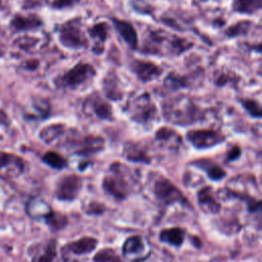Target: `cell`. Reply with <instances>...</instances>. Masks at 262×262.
<instances>
[{
	"instance_id": "32",
	"label": "cell",
	"mask_w": 262,
	"mask_h": 262,
	"mask_svg": "<svg viewBox=\"0 0 262 262\" xmlns=\"http://www.w3.org/2000/svg\"><path fill=\"white\" fill-rule=\"evenodd\" d=\"M242 106L247 111V113L253 117L260 119L262 116V108L260 103L255 99H249V98H241L238 99Z\"/></svg>"
},
{
	"instance_id": "18",
	"label": "cell",
	"mask_w": 262,
	"mask_h": 262,
	"mask_svg": "<svg viewBox=\"0 0 262 262\" xmlns=\"http://www.w3.org/2000/svg\"><path fill=\"white\" fill-rule=\"evenodd\" d=\"M123 156L131 162L136 163H150V157L146 149L138 142L128 141L123 146Z\"/></svg>"
},
{
	"instance_id": "8",
	"label": "cell",
	"mask_w": 262,
	"mask_h": 262,
	"mask_svg": "<svg viewBox=\"0 0 262 262\" xmlns=\"http://www.w3.org/2000/svg\"><path fill=\"white\" fill-rule=\"evenodd\" d=\"M188 142L198 149L216 146L225 140V136L213 129H191L186 133Z\"/></svg>"
},
{
	"instance_id": "4",
	"label": "cell",
	"mask_w": 262,
	"mask_h": 262,
	"mask_svg": "<svg viewBox=\"0 0 262 262\" xmlns=\"http://www.w3.org/2000/svg\"><path fill=\"white\" fill-rule=\"evenodd\" d=\"M96 75V71L90 63L78 62L69 71L57 77L56 85L61 88L77 90L90 83Z\"/></svg>"
},
{
	"instance_id": "28",
	"label": "cell",
	"mask_w": 262,
	"mask_h": 262,
	"mask_svg": "<svg viewBox=\"0 0 262 262\" xmlns=\"http://www.w3.org/2000/svg\"><path fill=\"white\" fill-rule=\"evenodd\" d=\"M45 221L52 230H60L68 224V218L66 215L50 210L45 215Z\"/></svg>"
},
{
	"instance_id": "14",
	"label": "cell",
	"mask_w": 262,
	"mask_h": 262,
	"mask_svg": "<svg viewBox=\"0 0 262 262\" xmlns=\"http://www.w3.org/2000/svg\"><path fill=\"white\" fill-rule=\"evenodd\" d=\"M123 255L132 261H139L146 257V245L141 236L134 235L128 237L123 245Z\"/></svg>"
},
{
	"instance_id": "29",
	"label": "cell",
	"mask_w": 262,
	"mask_h": 262,
	"mask_svg": "<svg viewBox=\"0 0 262 262\" xmlns=\"http://www.w3.org/2000/svg\"><path fill=\"white\" fill-rule=\"evenodd\" d=\"M252 21L251 20H247V19H243V20H239L237 23H235L234 25L230 26L226 31H225V35L228 37V38H233V37H236V36H243V35H246L251 27H252Z\"/></svg>"
},
{
	"instance_id": "19",
	"label": "cell",
	"mask_w": 262,
	"mask_h": 262,
	"mask_svg": "<svg viewBox=\"0 0 262 262\" xmlns=\"http://www.w3.org/2000/svg\"><path fill=\"white\" fill-rule=\"evenodd\" d=\"M108 26L104 21H100L88 29L90 37L95 41V46L92 48L95 54H101L103 51V44L108 36Z\"/></svg>"
},
{
	"instance_id": "23",
	"label": "cell",
	"mask_w": 262,
	"mask_h": 262,
	"mask_svg": "<svg viewBox=\"0 0 262 262\" xmlns=\"http://www.w3.org/2000/svg\"><path fill=\"white\" fill-rule=\"evenodd\" d=\"M155 137L158 141L168 144L171 147H178L181 143V138L179 135L169 127H161L157 130Z\"/></svg>"
},
{
	"instance_id": "38",
	"label": "cell",
	"mask_w": 262,
	"mask_h": 262,
	"mask_svg": "<svg viewBox=\"0 0 262 262\" xmlns=\"http://www.w3.org/2000/svg\"><path fill=\"white\" fill-rule=\"evenodd\" d=\"M73 262H79V261H73Z\"/></svg>"
},
{
	"instance_id": "24",
	"label": "cell",
	"mask_w": 262,
	"mask_h": 262,
	"mask_svg": "<svg viewBox=\"0 0 262 262\" xmlns=\"http://www.w3.org/2000/svg\"><path fill=\"white\" fill-rule=\"evenodd\" d=\"M56 256V242L49 241L41 249L37 250L32 258V262H53Z\"/></svg>"
},
{
	"instance_id": "21",
	"label": "cell",
	"mask_w": 262,
	"mask_h": 262,
	"mask_svg": "<svg viewBox=\"0 0 262 262\" xmlns=\"http://www.w3.org/2000/svg\"><path fill=\"white\" fill-rule=\"evenodd\" d=\"M185 236V231L180 227H172L163 229L160 232V241L169 245L179 247L182 245Z\"/></svg>"
},
{
	"instance_id": "31",
	"label": "cell",
	"mask_w": 262,
	"mask_h": 262,
	"mask_svg": "<svg viewBox=\"0 0 262 262\" xmlns=\"http://www.w3.org/2000/svg\"><path fill=\"white\" fill-rule=\"evenodd\" d=\"M43 161L50 167H52L53 169H63L64 167H67L68 163L67 160L60 156L59 154H57L56 151H47L44 156H43Z\"/></svg>"
},
{
	"instance_id": "39",
	"label": "cell",
	"mask_w": 262,
	"mask_h": 262,
	"mask_svg": "<svg viewBox=\"0 0 262 262\" xmlns=\"http://www.w3.org/2000/svg\"><path fill=\"white\" fill-rule=\"evenodd\" d=\"M0 55H1V51H0Z\"/></svg>"
},
{
	"instance_id": "1",
	"label": "cell",
	"mask_w": 262,
	"mask_h": 262,
	"mask_svg": "<svg viewBox=\"0 0 262 262\" xmlns=\"http://www.w3.org/2000/svg\"><path fill=\"white\" fill-rule=\"evenodd\" d=\"M137 180L132 170L126 165L115 162L102 180L104 191L116 200H124L136 188Z\"/></svg>"
},
{
	"instance_id": "5",
	"label": "cell",
	"mask_w": 262,
	"mask_h": 262,
	"mask_svg": "<svg viewBox=\"0 0 262 262\" xmlns=\"http://www.w3.org/2000/svg\"><path fill=\"white\" fill-rule=\"evenodd\" d=\"M127 112L132 121L146 126L155 120L157 107L149 93L142 92L129 101Z\"/></svg>"
},
{
	"instance_id": "26",
	"label": "cell",
	"mask_w": 262,
	"mask_h": 262,
	"mask_svg": "<svg viewBox=\"0 0 262 262\" xmlns=\"http://www.w3.org/2000/svg\"><path fill=\"white\" fill-rule=\"evenodd\" d=\"M41 25L42 20L36 16H15L11 21V26L17 31L33 30L39 28Z\"/></svg>"
},
{
	"instance_id": "36",
	"label": "cell",
	"mask_w": 262,
	"mask_h": 262,
	"mask_svg": "<svg viewBox=\"0 0 262 262\" xmlns=\"http://www.w3.org/2000/svg\"><path fill=\"white\" fill-rule=\"evenodd\" d=\"M239 156H241V148H239V146L233 145V146L230 148V150L228 151L226 159H227V161L231 162V161L236 160Z\"/></svg>"
},
{
	"instance_id": "35",
	"label": "cell",
	"mask_w": 262,
	"mask_h": 262,
	"mask_svg": "<svg viewBox=\"0 0 262 262\" xmlns=\"http://www.w3.org/2000/svg\"><path fill=\"white\" fill-rule=\"evenodd\" d=\"M79 0H53L52 2V7L57 8V9H61V8H66V7H70L75 5Z\"/></svg>"
},
{
	"instance_id": "7",
	"label": "cell",
	"mask_w": 262,
	"mask_h": 262,
	"mask_svg": "<svg viewBox=\"0 0 262 262\" xmlns=\"http://www.w3.org/2000/svg\"><path fill=\"white\" fill-rule=\"evenodd\" d=\"M152 192L164 205H173L178 203L184 207H190L189 202L182 191L166 177L160 176L156 178L152 184Z\"/></svg>"
},
{
	"instance_id": "25",
	"label": "cell",
	"mask_w": 262,
	"mask_h": 262,
	"mask_svg": "<svg viewBox=\"0 0 262 262\" xmlns=\"http://www.w3.org/2000/svg\"><path fill=\"white\" fill-rule=\"evenodd\" d=\"M234 12L243 14H253L261 9V0H232Z\"/></svg>"
},
{
	"instance_id": "13",
	"label": "cell",
	"mask_w": 262,
	"mask_h": 262,
	"mask_svg": "<svg viewBox=\"0 0 262 262\" xmlns=\"http://www.w3.org/2000/svg\"><path fill=\"white\" fill-rule=\"evenodd\" d=\"M102 90L106 98L113 101H119L123 98V89L117 73L113 70L108 71L102 79Z\"/></svg>"
},
{
	"instance_id": "10",
	"label": "cell",
	"mask_w": 262,
	"mask_h": 262,
	"mask_svg": "<svg viewBox=\"0 0 262 262\" xmlns=\"http://www.w3.org/2000/svg\"><path fill=\"white\" fill-rule=\"evenodd\" d=\"M82 185L83 180L80 176L75 174L63 176L57 183L55 196L60 201H73L78 196Z\"/></svg>"
},
{
	"instance_id": "3",
	"label": "cell",
	"mask_w": 262,
	"mask_h": 262,
	"mask_svg": "<svg viewBox=\"0 0 262 262\" xmlns=\"http://www.w3.org/2000/svg\"><path fill=\"white\" fill-rule=\"evenodd\" d=\"M66 143L76 155L90 156L104 148V139L99 135L81 134L76 129H68L64 133Z\"/></svg>"
},
{
	"instance_id": "34",
	"label": "cell",
	"mask_w": 262,
	"mask_h": 262,
	"mask_svg": "<svg viewBox=\"0 0 262 262\" xmlns=\"http://www.w3.org/2000/svg\"><path fill=\"white\" fill-rule=\"evenodd\" d=\"M83 210L86 214H90V215H98V214H102L105 210L104 206L100 203L97 202H89L88 204L83 206Z\"/></svg>"
},
{
	"instance_id": "17",
	"label": "cell",
	"mask_w": 262,
	"mask_h": 262,
	"mask_svg": "<svg viewBox=\"0 0 262 262\" xmlns=\"http://www.w3.org/2000/svg\"><path fill=\"white\" fill-rule=\"evenodd\" d=\"M198 202L205 213L216 214L221 209L219 202L213 194L211 186H205L198 191Z\"/></svg>"
},
{
	"instance_id": "27",
	"label": "cell",
	"mask_w": 262,
	"mask_h": 262,
	"mask_svg": "<svg viewBox=\"0 0 262 262\" xmlns=\"http://www.w3.org/2000/svg\"><path fill=\"white\" fill-rule=\"evenodd\" d=\"M164 84L166 87H169L172 90H178L180 88H188L190 85V80L188 76H182L172 72L166 77Z\"/></svg>"
},
{
	"instance_id": "30",
	"label": "cell",
	"mask_w": 262,
	"mask_h": 262,
	"mask_svg": "<svg viewBox=\"0 0 262 262\" xmlns=\"http://www.w3.org/2000/svg\"><path fill=\"white\" fill-rule=\"evenodd\" d=\"M192 46V44L190 42H188L187 40L180 38L178 36H172L169 42V50L170 53L175 54V55H179L182 52L188 50L190 47Z\"/></svg>"
},
{
	"instance_id": "22",
	"label": "cell",
	"mask_w": 262,
	"mask_h": 262,
	"mask_svg": "<svg viewBox=\"0 0 262 262\" xmlns=\"http://www.w3.org/2000/svg\"><path fill=\"white\" fill-rule=\"evenodd\" d=\"M67 126L62 124H52L46 126L40 131V138L48 144H51L57 140H59L64 133Z\"/></svg>"
},
{
	"instance_id": "9",
	"label": "cell",
	"mask_w": 262,
	"mask_h": 262,
	"mask_svg": "<svg viewBox=\"0 0 262 262\" xmlns=\"http://www.w3.org/2000/svg\"><path fill=\"white\" fill-rule=\"evenodd\" d=\"M130 71L142 83H148L158 79L163 74V69L150 60L133 58L129 64Z\"/></svg>"
},
{
	"instance_id": "2",
	"label": "cell",
	"mask_w": 262,
	"mask_h": 262,
	"mask_svg": "<svg viewBox=\"0 0 262 262\" xmlns=\"http://www.w3.org/2000/svg\"><path fill=\"white\" fill-rule=\"evenodd\" d=\"M166 121L180 126L191 125L204 118L203 111L187 96L181 95L163 103Z\"/></svg>"
},
{
	"instance_id": "11",
	"label": "cell",
	"mask_w": 262,
	"mask_h": 262,
	"mask_svg": "<svg viewBox=\"0 0 262 262\" xmlns=\"http://www.w3.org/2000/svg\"><path fill=\"white\" fill-rule=\"evenodd\" d=\"M84 110L89 111L97 119L102 121H114L113 107L111 103L101 97L98 93L90 94L84 101Z\"/></svg>"
},
{
	"instance_id": "20",
	"label": "cell",
	"mask_w": 262,
	"mask_h": 262,
	"mask_svg": "<svg viewBox=\"0 0 262 262\" xmlns=\"http://www.w3.org/2000/svg\"><path fill=\"white\" fill-rule=\"evenodd\" d=\"M191 165L195 166L196 168L205 171L208 177L212 180L218 181L226 176V172L215 162L209 159H200L191 162Z\"/></svg>"
},
{
	"instance_id": "40",
	"label": "cell",
	"mask_w": 262,
	"mask_h": 262,
	"mask_svg": "<svg viewBox=\"0 0 262 262\" xmlns=\"http://www.w3.org/2000/svg\"><path fill=\"white\" fill-rule=\"evenodd\" d=\"M0 2H1V0H0Z\"/></svg>"
},
{
	"instance_id": "12",
	"label": "cell",
	"mask_w": 262,
	"mask_h": 262,
	"mask_svg": "<svg viewBox=\"0 0 262 262\" xmlns=\"http://www.w3.org/2000/svg\"><path fill=\"white\" fill-rule=\"evenodd\" d=\"M111 20L118 34L128 44V46L133 50L138 49V35L133 25L126 19L118 17H111Z\"/></svg>"
},
{
	"instance_id": "15",
	"label": "cell",
	"mask_w": 262,
	"mask_h": 262,
	"mask_svg": "<svg viewBox=\"0 0 262 262\" xmlns=\"http://www.w3.org/2000/svg\"><path fill=\"white\" fill-rule=\"evenodd\" d=\"M97 243L98 242L95 237L84 236L77 241H74V242H71V243L64 245L61 252H62L63 257L69 254H72V255L88 254L95 250Z\"/></svg>"
},
{
	"instance_id": "6",
	"label": "cell",
	"mask_w": 262,
	"mask_h": 262,
	"mask_svg": "<svg viewBox=\"0 0 262 262\" xmlns=\"http://www.w3.org/2000/svg\"><path fill=\"white\" fill-rule=\"evenodd\" d=\"M58 40L62 46L74 50L87 48L89 44L77 18L69 19L58 27Z\"/></svg>"
},
{
	"instance_id": "37",
	"label": "cell",
	"mask_w": 262,
	"mask_h": 262,
	"mask_svg": "<svg viewBox=\"0 0 262 262\" xmlns=\"http://www.w3.org/2000/svg\"><path fill=\"white\" fill-rule=\"evenodd\" d=\"M0 122L3 123V124L7 122V117H6V115L1 110H0Z\"/></svg>"
},
{
	"instance_id": "33",
	"label": "cell",
	"mask_w": 262,
	"mask_h": 262,
	"mask_svg": "<svg viewBox=\"0 0 262 262\" xmlns=\"http://www.w3.org/2000/svg\"><path fill=\"white\" fill-rule=\"evenodd\" d=\"M95 262H122L117 252L111 248H104L98 251L93 257Z\"/></svg>"
},
{
	"instance_id": "16",
	"label": "cell",
	"mask_w": 262,
	"mask_h": 262,
	"mask_svg": "<svg viewBox=\"0 0 262 262\" xmlns=\"http://www.w3.org/2000/svg\"><path fill=\"white\" fill-rule=\"evenodd\" d=\"M25 169V162L19 157L7 154L0 152V172L6 176L14 177L19 175Z\"/></svg>"
}]
</instances>
